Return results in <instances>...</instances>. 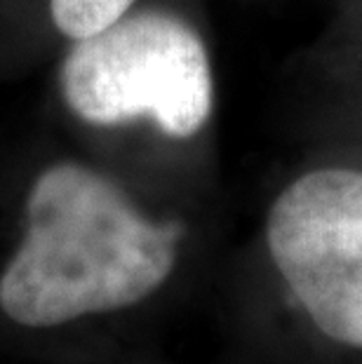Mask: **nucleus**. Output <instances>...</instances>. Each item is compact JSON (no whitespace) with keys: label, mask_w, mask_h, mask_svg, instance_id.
<instances>
[{"label":"nucleus","mask_w":362,"mask_h":364,"mask_svg":"<svg viewBox=\"0 0 362 364\" xmlns=\"http://www.w3.org/2000/svg\"><path fill=\"white\" fill-rule=\"evenodd\" d=\"M207 207L149 188L45 120L0 139V358L104 364L193 270Z\"/></svg>","instance_id":"obj_1"},{"label":"nucleus","mask_w":362,"mask_h":364,"mask_svg":"<svg viewBox=\"0 0 362 364\" xmlns=\"http://www.w3.org/2000/svg\"><path fill=\"white\" fill-rule=\"evenodd\" d=\"M43 120L167 196L212 200L219 78L207 0H142L45 68Z\"/></svg>","instance_id":"obj_2"},{"label":"nucleus","mask_w":362,"mask_h":364,"mask_svg":"<svg viewBox=\"0 0 362 364\" xmlns=\"http://www.w3.org/2000/svg\"><path fill=\"white\" fill-rule=\"evenodd\" d=\"M259 247L306 320L362 350V153L306 146L268 200Z\"/></svg>","instance_id":"obj_3"},{"label":"nucleus","mask_w":362,"mask_h":364,"mask_svg":"<svg viewBox=\"0 0 362 364\" xmlns=\"http://www.w3.org/2000/svg\"><path fill=\"white\" fill-rule=\"evenodd\" d=\"M142 0H0V82L48 68L75 41L99 33Z\"/></svg>","instance_id":"obj_4"},{"label":"nucleus","mask_w":362,"mask_h":364,"mask_svg":"<svg viewBox=\"0 0 362 364\" xmlns=\"http://www.w3.org/2000/svg\"><path fill=\"white\" fill-rule=\"evenodd\" d=\"M304 92H322L362 75V0H334L325 28L299 54Z\"/></svg>","instance_id":"obj_5"},{"label":"nucleus","mask_w":362,"mask_h":364,"mask_svg":"<svg viewBox=\"0 0 362 364\" xmlns=\"http://www.w3.org/2000/svg\"><path fill=\"white\" fill-rule=\"evenodd\" d=\"M332 3H334V0H332Z\"/></svg>","instance_id":"obj_6"}]
</instances>
